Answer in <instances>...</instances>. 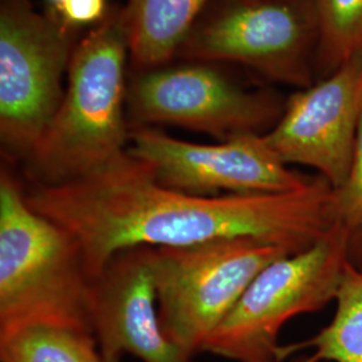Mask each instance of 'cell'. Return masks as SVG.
I'll return each mask as SVG.
<instances>
[{
	"mask_svg": "<svg viewBox=\"0 0 362 362\" xmlns=\"http://www.w3.org/2000/svg\"><path fill=\"white\" fill-rule=\"evenodd\" d=\"M318 31L317 64L326 76L362 55V0H308Z\"/></svg>",
	"mask_w": 362,
	"mask_h": 362,
	"instance_id": "cell-15",
	"label": "cell"
},
{
	"mask_svg": "<svg viewBox=\"0 0 362 362\" xmlns=\"http://www.w3.org/2000/svg\"><path fill=\"white\" fill-rule=\"evenodd\" d=\"M52 11L73 28L93 23L98 25L107 15L106 0H65Z\"/></svg>",
	"mask_w": 362,
	"mask_h": 362,
	"instance_id": "cell-17",
	"label": "cell"
},
{
	"mask_svg": "<svg viewBox=\"0 0 362 362\" xmlns=\"http://www.w3.org/2000/svg\"><path fill=\"white\" fill-rule=\"evenodd\" d=\"M336 219L349 233L350 262L362 267V113L348 179L336 189Z\"/></svg>",
	"mask_w": 362,
	"mask_h": 362,
	"instance_id": "cell-16",
	"label": "cell"
},
{
	"mask_svg": "<svg viewBox=\"0 0 362 362\" xmlns=\"http://www.w3.org/2000/svg\"><path fill=\"white\" fill-rule=\"evenodd\" d=\"M362 113V55L294 93L264 140L286 165L320 172L339 189L349 175Z\"/></svg>",
	"mask_w": 362,
	"mask_h": 362,
	"instance_id": "cell-10",
	"label": "cell"
},
{
	"mask_svg": "<svg viewBox=\"0 0 362 362\" xmlns=\"http://www.w3.org/2000/svg\"><path fill=\"white\" fill-rule=\"evenodd\" d=\"M65 0H49V3L52 4V8H55V7H58L59 4H62Z\"/></svg>",
	"mask_w": 362,
	"mask_h": 362,
	"instance_id": "cell-18",
	"label": "cell"
},
{
	"mask_svg": "<svg viewBox=\"0 0 362 362\" xmlns=\"http://www.w3.org/2000/svg\"><path fill=\"white\" fill-rule=\"evenodd\" d=\"M76 30L30 0L0 3V141L3 155L34 152L65 94Z\"/></svg>",
	"mask_w": 362,
	"mask_h": 362,
	"instance_id": "cell-6",
	"label": "cell"
},
{
	"mask_svg": "<svg viewBox=\"0 0 362 362\" xmlns=\"http://www.w3.org/2000/svg\"><path fill=\"white\" fill-rule=\"evenodd\" d=\"M94 278L77 240L28 206L8 168L0 170V334L59 326L94 334Z\"/></svg>",
	"mask_w": 362,
	"mask_h": 362,
	"instance_id": "cell-3",
	"label": "cell"
},
{
	"mask_svg": "<svg viewBox=\"0 0 362 362\" xmlns=\"http://www.w3.org/2000/svg\"><path fill=\"white\" fill-rule=\"evenodd\" d=\"M332 322L306 341L281 348V357L313 350L299 362H362V267L349 262L337 288Z\"/></svg>",
	"mask_w": 362,
	"mask_h": 362,
	"instance_id": "cell-13",
	"label": "cell"
},
{
	"mask_svg": "<svg viewBox=\"0 0 362 362\" xmlns=\"http://www.w3.org/2000/svg\"><path fill=\"white\" fill-rule=\"evenodd\" d=\"M293 254L247 236L194 246L146 247L164 333L194 357L259 272Z\"/></svg>",
	"mask_w": 362,
	"mask_h": 362,
	"instance_id": "cell-4",
	"label": "cell"
},
{
	"mask_svg": "<svg viewBox=\"0 0 362 362\" xmlns=\"http://www.w3.org/2000/svg\"><path fill=\"white\" fill-rule=\"evenodd\" d=\"M317 46V23L308 0H214L176 59L233 62L305 89L311 85Z\"/></svg>",
	"mask_w": 362,
	"mask_h": 362,
	"instance_id": "cell-7",
	"label": "cell"
},
{
	"mask_svg": "<svg viewBox=\"0 0 362 362\" xmlns=\"http://www.w3.org/2000/svg\"><path fill=\"white\" fill-rule=\"evenodd\" d=\"M28 206L71 233L95 279L117 254L254 238L297 254L337 224L336 191L322 176L274 194H185L160 184L127 152L90 175L26 192Z\"/></svg>",
	"mask_w": 362,
	"mask_h": 362,
	"instance_id": "cell-1",
	"label": "cell"
},
{
	"mask_svg": "<svg viewBox=\"0 0 362 362\" xmlns=\"http://www.w3.org/2000/svg\"><path fill=\"white\" fill-rule=\"evenodd\" d=\"M128 152L148 164L160 184L185 194L288 192L314 179L288 168L264 136L257 133L218 144H194L151 127L136 128L130 130Z\"/></svg>",
	"mask_w": 362,
	"mask_h": 362,
	"instance_id": "cell-9",
	"label": "cell"
},
{
	"mask_svg": "<svg viewBox=\"0 0 362 362\" xmlns=\"http://www.w3.org/2000/svg\"><path fill=\"white\" fill-rule=\"evenodd\" d=\"M349 262V233L337 223L315 245L259 272L202 351L233 362H284L282 327L334 300Z\"/></svg>",
	"mask_w": 362,
	"mask_h": 362,
	"instance_id": "cell-5",
	"label": "cell"
},
{
	"mask_svg": "<svg viewBox=\"0 0 362 362\" xmlns=\"http://www.w3.org/2000/svg\"><path fill=\"white\" fill-rule=\"evenodd\" d=\"M128 58L122 10L109 11L78 42L62 103L25 163L35 187L82 179L128 152Z\"/></svg>",
	"mask_w": 362,
	"mask_h": 362,
	"instance_id": "cell-2",
	"label": "cell"
},
{
	"mask_svg": "<svg viewBox=\"0 0 362 362\" xmlns=\"http://www.w3.org/2000/svg\"><path fill=\"white\" fill-rule=\"evenodd\" d=\"M284 109L270 93L247 89L212 62L172 61L133 70L128 78L130 130L173 125L226 141L267 133Z\"/></svg>",
	"mask_w": 362,
	"mask_h": 362,
	"instance_id": "cell-8",
	"label": "cell"
},
{
	"mask_svg": "<svg viewBox=\"0 0 362 362\" xmlns=\"http://www.w3.org/2000/svg\"><path fill=\"white\" fill-rule=\"evenodd\" d=\"M0 362H105L94 334L59 326H26L0 334Z\"/></svg>",
	"mask_w": 362,
	"mask_h": 362,
	"instance_id": "cell-14",
	"label": "cell"
},
{
	"mask_svg": "<svg viewBox=\"0 0 362 362\" xmlns=\"http://www.w3.org/2000/svg\"><path fill=\"white\" fill-rule=\"evenodd\" d=\"M93 330L104 358L128 353L141 362H192L161 327L146 247L117 254L94 279Z\"/></svg>",
	"mask_w": 362,
	"mask_h": 362,
	"instance_id": "cell-11",
	"label": "cell"
},
{
	"mask_svg": "<svg viewBox=\"0 0 362 362\" xmlns=\"http://www.w3.org/2000/svg\"><path fill=\"white\" fill-rule=\"evenodd\" d=\"M214 0H128L122 10L133 70L176 59L184 39Z\"/></svg>",
	"mask_w": 362,
	"mask_h": 362,
	"instance_id": "cell-12",
	"label": "cell"
},
{
	"mask_svg": "<svg viewBox=\"0 0 362 362\" xmlns=\"http://www.w3.org/2000/svg\"><path fill=\"white\" fill-rule=\"evenodd\" d=\"M105 362H119V358H104Z\"/></svg>",
	"mask_w": 362,
	"mask_h": 362,
	"instance_id": "cell-19",
	"label": "cell"
}]
</instances>
